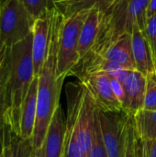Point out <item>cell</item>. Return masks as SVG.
I'll return each mask as SVG.
<instances>
[{
	"label": "cell",
	"instance_id": "6da1fadb",
	"mask_svg": "<svg viewBox=\"0 0 156 157\" xmlns=\"http://www.w3.org/2000/svg\"><path fill=\"white\" fill-rule=\"evenodd\" d=\"M35 76L31 33L5 50L0 65L2 117L6 126L17 135L21 106Z\"/></svg>",
	"mask_w": 156,
	"mask_h": 157
},
{
	"label": "cell",
	"instance_id": "7a4b0ae2",
	"mask_svg": "<svg viewBox=\"0 0 156 157\" xmlns=\"http://www.w3.org/2000/svg\"><path fill=\"white\" fill-rule=\"evenodd\" d=\"M62 23L54 20L51 25L47 54L38 75L37 115L32 135V157H38L52 117L60 104L61 91L65 78L58 75V48Z\"/></svg>",
	"mask_w": 156,
	"mask_h": 157
},
{
	"label": "cell",
	"instance_id": "3957f363",
	"mask_svg": "<svg viewBox=\"0 0 156 157\" xmlns=\"http://www.w3.org/2000/svg\"><path fill=\"white\" fill-rule=\"evenodd\" d=\"M150 0H114L106 9L101 10V20L96 42L86 58L74 69L77 76L120 37L131 34L137 25L146 34L147 7Z\"/></svg>",
	"mask_w": 156,
	"mask_h": 157
},
{
	"label": "cell",
	"instance_id": "277c9868",
	"mask_svg": "<svg viewBox=\"0 0 156 157\" xmlns=\"http://www.w3.org/2000/svg\"><path fill=\"white\" fill-rule=\"evenodd\" d=\"M67 117L77 134L82 150L87 155L93 138L97 106L86 87L80 82H70L66 88Z\"/></svg>",
	"mask_w": 156,
	"mask_h": 157
},
{
	"label": "cell",
	"instance_id": "5b68a950",
	"mask_svg": "<svg viewBox=\"0 0 156 157\" xmlns=\"http://www.w3.org/2000/svg\"><path fill=\"white\" fill-rule=\"evenodd\" d=\"M35 19L20 0H6L0 10V48H11L32 33Z\"/></svg>",
	"mask_w": 156,
	"mask_h": 157
},
{
	"label": "cell",
	"instance_id": "8992f818",
	"mask_svg": "<svg viewBox=\"0 0 156 157\" xmlns=\"http://www.w3.org/2000/svg\"><path fill=\"white\" fill-rule=\"evenodd\" d=\"M89 10H83L63 18L58 48V75L66 78L73 75L79 62L78 45L84 22Z\"/></svg>",
	"mask_w": 156,
	"mask_h": 157
},
{
	"label": "cell",
	"instance_id": "52a82bcc",
	"mask_svg": "<svg viewBox=\"0 0 156 157\" xmlns=\"http://www.w3.org/2000/svg\"><path fill=\"white\" fill-rule=\"evenodd\" d=\"M89 91L97 108L105 112H122V104L114 94L111 78L106 72H96L84 75L78 78Z\"/></svg>",
	"mask_w": 156,
	"mask_h": 157
},
{
	"label": "cell",
	"instance_id": "ba28073f",
	"mask_svg": "<svg viewBox=\"0 0 156 157\" xmlns=\"http://www.w3.org/2000/svg\"><path fill=\"white\" fill-rule=\"evenodd\" d=\"M98 117L108 156L124 157L125 124L128 115L124 112H105L98 109Z\"/></svg>",
	"mask_w": 156,
	"mask_h": 157
},
{
	"label": "cell",
	"instance_id": "9c48e42d",
	"mask_svg": "<svg viewBox=\"0 0 156 157\" xmlns=\"http://www.w3.org/2000/svg\"><path fill=\"white\" fill-rule=\"evenodd\" d=\"M66 120L60 105L51 120L38 157H64Z\"/></svg>",
	"mask_w": 156,
	"mask_h": 157
},
{
	"label": "cell",
	"instance_id": "30bf717a",
	"mask_svg": "<svg viewBox=\"0 0 156 157\" xmlns=\"http://www.w3.org/2000/svg\"><path fill=\"white\" fill-rule=\"evenodd\" d=\"M124 100L122 103V112L134 116L143 109L146 93V76L142 73L131 71L123 83Z\"/></svg>",
	"mask_w": 156,
	"mask_h": 157
},
{
	"label": "cell",
	"instance_id": "8fae6325",
	"mask_svg": "<svg viewBox=\"0 0 156 157\" xmlns=\"http://www.w3.org/2000/svg\"><path fill=\"white\" fill-rule=\"evenodd\" d=\"M51 8L35 19L32 29V57L36 76H38L40 72L48 51L51 33Z\"/></svg>",
	"mask_w": 156,
	"mask_h": 157
},
{
	"label": "cell",
	"instance_id": "7c38bea8",
	"mask_svg": "<svg viewBox=\"0 0 156 157\" xmlns=\"http://www.w3.org/2000/svg\"><path fill=\"white\" fill-rule=\"evenodd\" d=\"M131 45L136 71L145 76L156 74L155 64L147 36L137 25L131 33Z\"/></svg>",
	"mask_w": 156,
	"mask_h": 157
},
{
	"label": "cell",
	"instance_id": "4fadbf2b",
	"mask_svg": "<svg viewBox=\"0 0 156 157\" xmlns=\"http://www.w3.org/2000/svg\"><path fill=\"white\" fill-rule=\"evenodd\" d=\"M99 58L112 62L121 66L122 68L128 69L130 71L136 70L132 52L131 34L126 33L120 37L116 41H114L109 47L106 49V51L101 54V56L97 59Z\"/></svg>",
	"mask_w": 156,
	"mask_h": 157
},
{
	"label": "cell",
	"instance_id": "5bb4252c",
	"mask_svg": "<svg viewBox=\"0 0 156 157\" xmlns=\"http://www.w3.org/2000/svg\"><path fill=\"white\" fill-rule=\"evenodd\" d=\"M37 94L38 76H35L21 106L18 135L23 139H32L37 115Z\"/></svg>",
	"mask_w": 156,
	"mask_h": 157
},
{
	"label": "cell",
	"instance_id": "9a60e30c",
	"mask_svg": "<svg viewBox=\"0 0 156 157\" xmlns=\"http://www.w3.org/2000/svg\"><path fill=\"white\" fill-rule=\"evenodd\" d=\"M100 20H101V10L97 7H94L90 9L84 22L80 33L79 45H78L79 62L77 66L86 58L91 49L93 48L97 36Z\"/></svg>",
	"mask_w": 156,
	"mask_h": 157
},
{
	"label": "cell",
	"instance_id": "2e32d148",
	"mask_svg": "<svg viewBox=\"0 0 156 157\" xmlns=\"http://www.w3.org/2000/svg\"><path fill=\"white\" fill-rule=\"evenodd\" d=\"M114 0H52L54 6L67 17L74 13L97 7L106 9Z\"/></svg>",
	"mask_w": 156,
	"mask_h": 157
},
{
	"label": "cell",
	"instance_id": "e0dca14e",
	"mask_svg": "<svg viewBox=\"0 0 156 157\" xmlns=\"http://www.w3.org/2000/svg\"><path fill=\"white\" fill-rule=\"evenodd\" d=\"M133 117L138 136L143 140H156V110L141 109Z\"/></svg>",
	"mask_w": 156,
	"mask_h": 157
},
{
	"label": "cell",
	"instance_id": "ac0fdd59",
	"mask_svg": "<svg viewBox=\"0 0 156 157\" xmlns=\"http://www.w3.org/2000/svg\"><path fill=\"white\" fill-rule=\"evenodd\" d=\"M10 146V157H32L33 146L31 139H23L6 126Z\"/></svg>",
	"mask_w": 156,
	"mask_h": 157
},
{
	"label": "cell",
	"instance_id": "d6986e66",
	"mask_svg": "<svg viewBox=\"0 0 156 157\" xmlns=\"http://www.w3.org/2000/svg\"><path fill=\"white\" fill-rule=\"evenodd\" d=\"M64 157H86L77 140V134L72 123L66 121L64 140Z\"/></svg>",
	"mask_w": 156,
	"mask_h": 157
},
{
	"label": "cell",
	"instance_id": "ffe728a7",
	"mask_svg": "<svg viewBox=\"0 0 156 157\" xmlns=\"http://www.w3.org/2000/svg\"><path fill=\"white\" fill-rule=\"evenodd\" d=\"M124 157H138L137 132L132 116L128 115L125 124Z\"/></svg>",
	"mask_w": 156,
	"mask_h": 157
},
{
	"label": "cell",
	"instance_id": "44dd1931",
	"mask_svg": "<svg viewBox=\"0 0 156 157\" xmlns=\"http://www.w3.org/2000/svg\"><path fill=\"white\" fill-rule=\"evenodd\" d=\"M86 157H108L102 138V132H101L100 121L98 117V109L97 110V115L95 119L92 144L86 155Z\"/></svg>",
	"mask_w": 156,
	"mask_h": 157
},
{
	"label": "cell",
	"instance_id": "7402d4cb",
	"mask_svg": "<svg viewBox=\"0 0 156 157\" xmlns=\"http://www.w3.org/2000/svg\"><path fill=\"white\" fill-rule=\"evenodd\" d=\"M34 19L38 18L54 5L51 0H20Z\"/></svg>",
	"mask_w": 156,
	"mask_h": 157
},
{
	"label": "cell",
	"instance_id": "603a6c76",
	"mask_svg": "<svg viewBox=\"0 0 156 157\" xmlns=\"http://www.w3.org/2000/svg\"><path fill=\"white\" fill-rule=\"evenodd\" d=\"M143 109L156 110V74L146 76V93Z\"/></svg>",
	"mask_w": 156,
	"mask_h": 157
},
{
	"label": "cell",
	"instance_id": "cb8c5ba5",
	"mask_svg": "<svg viewBox=\"0 0 156 157\" xmlns=\"http://www.w3.org/2000/svg\"><path fill=\"white\" fill-rule=\"evenodd\" d=\"M137 151L138 157H156V140H143L137 134Z\"/></svg>",
	"mask_w": 156,
	"mask_h": 157
},
{
	"label": "cell",
	"instance_id": "d4e9b609",
	"mask_svg": "<svg viewBox=\"0 0 156 157\" xmlns=\"http://www.w3.org/2000/svg\"><path fill=\"white\" fill-rule=\"evenodd\" d=\"M146 36L152 50L156 68V15L149 17L146 24Z\"/></svg>",
	"mask_w": 156,
	"mask_h": 157
},
{
	"label": "cell",
	"instance_id": "484cf974",
	"mask_svg": "<svg viewBox=\"0 0 156 157\" xmlns=\"http://www.w3.org/2000/svg\"><path fill=\"white\" fill-rule=\"evenodd\" d=\"M110 76V75H109ZM111 86L114 91L115 96L117 97V98L120 101V103H123L124 100V87H123V84H121L120 82H119L118 80H116L115 78L111 77Z\"/></svg>",
	"mask_w": 156,
	"mask_h": 157
},
{
	"label": "cell",
	"instance_id": "4316f807",
	"mask_svg": "<svg viewBox=\"0 0 156 157\" xmlns=\"http://www.w3.org/2000/svg\"><path fill=\"white\" fill-rule=\"evenodd\" d=\"M130 70L128 69H125V68H120V69H117L115 71H113L112 73H109L108 75L115 78L116 80H118L119 82H120L121 84L124 83V81L126 80V78L128 77L129 74H130Z\"/></svg>",
	"mask_w": 156,
	"mask_h": 157
},
{
	"label": "cell",
	"instance_id": "83f0119b",
	"mask_svg": "<svg viewBox=\"0 0 156 157\" xmlns=\"http://www.w3.org/2000/svg\"><path fill=\"white\" fill-rule=\"evenodd\" d=\"M5 143H6V124L2 116H0V157L2 156L5 150Z\"/></svg>",
	"mask_w": 156,
	"mask_h": 157
},
{
	"label": "cell",
	"instance_id": "f1b7e54d",
	"mask_svg": "<svg viewBox=\"0 0 156 157\" xmlns=\"http://www.w3.org/2000/svg\"><path fill=\"white\" fill-rule=\"evenodd\" d=\"M156 15V0H150L147 7V17H151Z\"/></svg>",
	"mask_w": 156,
	"mask_h": 157
},
{
	"label": "cell",
	"instance_id": "f546056e",
	"mask_svg": "<svg viewBox=\"0 0 156 157\" xmlns=\"http://www.w3.org/2000/svg\"><path fill=\"white\" fill-rule=\"evenodd\" d=\"M1 157H10V146H9V142L6 134V143H5V150Z\"/></svg>",
	"mask_w": 156,
	"mask_h": 157
},
{
	"label": "cell",
	"instance_id": "4dcf8cb0",
	"mask_svg": "<svg viewBox=\"0 0 156 157\" xmlns=\"http://www.w3.org/2000/svg\"><path fill=\"white\" fill-rule=\"evenodd\" d=\"M6 0H0V10H1V8H2V6H3V5H4V3L6 2Z\"/></svg>",
	"mask_w": 156,
	"mask_h": 157
},
{
	"label": "cell",
	"instance_id": "1f68e13d",
	"mask_svg": "<svg viewBox=\"0 0 156 157\" xmlns=\"http://www.w3.org/2000/svg\"><path fill=\"white\" fill-rule=\"evenodd\" d=\"M51 1H52V0H51Z\"/></svg>",
	"mask_w": 156,
	"mask_h": 157
}]
</instances>
